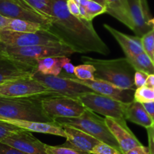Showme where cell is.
I'll return each instance as SVG.
<instances>
[{
	"instance_id": "obj_31",
	"label": "cell",
	"mask_w": 154,
	"mask_h": 154,
	"mask_svg": "<svg viewBox=\"0 0 154 154\" xmlns=\"http://www.w3.org/2000/svg\"><path fill=\"white\" fill-rule=\"evenodd\" d=\"M22 128L12 125L11 123L5 122V121L0 120V141H2L7 137L11 135L13 133L17 131H20Z\"/></svg>"
},
{
	"instance_id": "obj_1",
	"label": "cell",
	"mask_w": 154,
	"mask_h": 154,
	"mask_svg": "<svg viewBox=\"0 0 154 154\" xmlns=\"http://www.w3.org/2000/svg\"><path fill=\"white\" fill-rule=\"evenodd\" d=\"M51 10L52 23L48 29L75 53L95 52L104 56L109 54V48L96 32L91 20L70 14L67 0H51Z\"/></svg>"
},
{
	"instance_id": "obj_44",
	"label": "cell",
	"mask_w": 154,
	"mask_h": 154,
	"mask_svg": "<svg viewBox=\"0 0 154 154\" xmlns=\"http://www.w3.org/2000/svg\"><path fill=\"white\" fill-rule=\"evenodd\" d=\"M153 63H154V57H153Z\"/></svg>"
},
{
	"instance_id": "obj_41",
	"label": "cell",
	"mask_w": 154,
	"mask_h": 154,
	"mask_svg": "<svg viewBox=\"0 0 154 154\" xmlns=\"http://www.w3.org/2000/svg\"><path fill=\"white\" fill-rule=\"evenodd\" d=\"M92 1H94V2L100 4V5L106 6V0H92Z\"/></svg>"
},
{
	"instance_id": "obj_5",
	"label": "cell",
	"mask_w": 154,
	"mask_h": 154,
	"mask_svg": "<svg viewBox=\"0 0 154 154\" xmlns=\"http://www.w3.org/2000/svg\"><path fill=\"white\" fill-rule=\"evenodd\" d=\"M0 52L5 55L31 64L38 65L37 61L48 57L68 56L75 53L66 44L57 45H35V46L11 48L0 42Z\"/></svg>"
},
{
	"instance_id": "obj_3",
	"label": "cell",
	"mask_w": 154,
	"mask_h": 154,
	"mask_svg": "<svg viewBox=\"0 0 154 154\" xmlns=\"http://www.w3.org/2000/svg\"><path fill=\"white\" fill-rule=\"evenodd\" d=\"M81 60L95 68L94 79L106 81L119 88L136 90L134 76L135 69L127 57L103 60L82 56Z\"/></svg>"
},
{
	"instance_id": "obj_12",
	"label": "cell",
	"mask_w": 154,
	"mask_h": 154,
	"mask_svg": "<svg viewBox=\"0 0 154 154\" xmlns=\"http://www.w3.org/2000/svg\"><path fill=\"white\" fill-rule=\"evenodd\" d=\"M58 75L69 78L74 82H79L85 86L88 87L91 90L98 94L108 96L109 97L124 102V103H131L134 100V90L124 89L119 88L106 81L94 79V80H82L77 79L74 75H69L66 72H60Z\"/></svg>"
},
{
	"instance_id": "obj_6",
	"label": "cell",
	"mask_w": 154,
	"mask_h": 154,
	"mask_svg": "<svg viewBox=\"0 0 154 154\" xmlns=\"http://www.w3.org/2000/svg\"><path fill=\"white\" fill-rule=\"evenodd\" d=\"M0 42L11 48L64 44L58 36L49 29H42L36 32H21L1 29Z\"/></svg>"
},
{
	"instance_id": "obj_29",
	"label": "cell",
	"mask_w": 154,
	"mask_h": 154,
	"mask_svg": "<svg viewBox=\"0 0 154 154\" xmlns=\"http://www.w3.org/2000/svg\"><path fill=\"white\" fill-rule=\"evenodd\" d=\"M141 42L144 52L153 61L154 57V29L141 36Z\"/></svg>"
},
{
	"instance_id": "obj_16",
	"label": "cell",
	"mask_w": 154,
	"mask_h": 154,
	"mask_svg": "<svg viewBox=\"0 0 154 154\" xmlns=\"http://www.w3.org/2000/svg\"><path fill=\"white\" fill-rule=\"evenodd\" d=\"M131 28L137 36L141 37L152 29L149 25L150 16L146 0H128Z\"/></svg>"
},
{
	"instance_id": "obj_27",
	"label": "cell",
	"mask_w": 154,
	"mask_h": 154,
	"mask_svg": "<svg viewBox=\"0 0 154 154\" xmlns=\"http://www.w3.org/2000/svg\"><path fill=\"white\" fill-rule=\"evenodd\" d=\"M134 100L141 103L154 101V88L144 85L136 88Z\"/></svg>"
},
{
	"instance_id": "obj_35",
	"label": "cell",
	"mask_w": 154,
	"mask_h": 154,
	"mask_svg": "<svg viewBox=\"0 0 154 154\" xmlns=\"http://www.w3.org/2000/svg\"><path fill=\"white\" fill-rule=\"evenodd\" d=\"M67 7L70 14L75 17H80V11L78 4L75 3L72 0H67Z\"/></svg>"
},
{
	"instance_id": "obj_20",
	"label": "cell",
	"mask_w": 154,
	"mask_h": 154,
	"mask_svg": "<svg viewBox=\"0 0 154 154\" xmlns=\"http://www.w3.org/2000/svg\"><path fill=\"white\" fill-rule=\"evenodd\" d=\"M125 120L137 124L145 128H150L154 125L153 121L148 115L143 104L134 100L131 103H128L125 109Z\"/></svg>"
},
{
	"instance_id": "obj_32",
	"label": "cell",
	"mask_w": 154,
	"mask_h": 154,
	"mask_svg": "<svg viewBox=\"0 0 154 154\" xmlns=\"http://www.w3.org/2000/svg\"><path fill=\"white\" fill-rule=\"evenodd\" d=\"M91 154H123L120 150L100 142L91 151Z\"/></svg>"
},
{
	"instance_id": "obj_39",
	"label": "cell",
	"mask_w": 154,
	"mask_h": 154,
	"mask_svg": "<svg viewBox=\"0 0 154 154\" xmlns=\"http://www.w3.org/2000/svg\"><path fill=\"white\" fill-rule=\"evenodd\" d=\"M75 67V66L71 62H68L63 66V69H64L66 73L69 74V75H74Z\"/></svg>"
},
{
	"instance_id": "obj_26",
	"label": "cell",
	"mask_w": 154,
	"mask_h": 154,
	"mask_svg": "<svg viewBox=\"0 0 154 154\" xmlns=\"http://www.w3.org/2000/svg\"><path fill=\"white\" fill-rule=\"evenodd\" d=\"M94 71L95 68L94 66L88 63H83L75 66L74 75L77 79L82 80H94Z\"/></svg>"
},
{
	"instance_id": "obj_11",
	"label": "cell",
	"mask_w": 154,
	"mask_h": 154,
	"mask_svg": "<svg viewBox=\"0 0 154 154\" xmlns=\"http://www.w3.org/2000/svg\"><path fill=\"white\" fill-rule=\"evenodd\" d=\"M0 14L11 19L38 23L49 29L52 19L38 13L23 0H0Z\"/></svg>"
},
{
	"instance_id": "obj_9",
	"label": "cell",
	"mask_w": 154,
	"mask_h": 154,
	"mask_svg": "<svg viewBox=\"0 0 154 154\" xmlns=\"http://www.w3.org/2000/svg\"><path fill=\"white\" fill-rule=\"evenodd\" d=\"M37 95L60 94L47 88L32 76L19 78L0 84V97H20Z\"/></svg>"
},
{
	"instance_id": "obj_36",
	"label": "cell",
	"mask_w": 154,
	"mask_h": 154,
	"mask_svg": "<svg viewBox=\"0 0 154 154\" xmlns=\"http://www.w3.org/2000/svg\"><path fill=\"white\" fill-rule=\"evenodd\" d=\"M124 154H149V150L147 146H145L142 144L130 149Z\"/></svg>"
},
{
	"instance_id": "obj_10",
	"label": "cell",
	"mask_w": 154,
	"mask_h": 154,
	"mask_svg": "<svg viewBox=\"0 0 154 154\" xmlns=\"http://www.w3.org/2000/svg\"><path fill=\"white\" fill-rule=\"evenodd\" d=\"M32 77L49 90L63 96L78 97L82 94L94 91L82 84L61 75H45L36 72Z\"/></svg>"
},
{
	"instance_id": "obj_40",
	"label": "cell",
	"mask_w": 154,
	"mask_h": 154,
	"mask_svg": "<svg viewBox=\"0 0 154 154\" xmlns=\"http://www.w3.org/2000/svg\"><path fill=\"white\" fill-rule=\"evenodd\" d=\"M146 85V86H149V87H152V88H154V74L148 75L147 80H146V85Z\"/></svg>"
},
{
	"instance_id": "obj_23",
	"label": "cell",
	"mask_w": 154,
	"mask_h": 154,
	"mask_svg": "<svg viewBox=\"0 0 154 154\" xmlns=\"http://www.w3.org/2000/svg\"><path fill=\"white\" fill-rule=\"evenodd\" d=\"M5 29L21 32H36L42 29H48L38 23L19 19H12Z\"/></svg>"
},
{
	"instance_id": "obj_43",
	"label": "cell",
	"mask_w": 154,
	"mask_h": 154,
	"mask_svg": "<svg viewBox=\"0 0 154 154\" xmlns=\"http://www.w3.org/2000/svg\"><path fill=\"white\" fill-rule=\"evenodd\" d=\"M152 139H153V141H154V125L152 127Z\"/></svg>"
},
{
	"instance_id": "obj_2",
	"label": "cell",
	"mask_w": 154,
	"mask_h": 154,
	"mask_svg": "<svg viewBox=\"0 0 154 154\" xmlns=\"http://www.w3.org/2000/svg\"><path fill=\"white\" fill-rule=\"evenodd\" d=\"M44 96L46 95L20 97H0V120L5 122L11 120L55 122L44 110L42 103Z\"/></svg>"
},
{
	"instance_id": "obj_19",
	"label": "cell",
	"mask_w": 154,
	"mask_h": 154,
	"mask_svg": "<svg viewBox=\"0 0 154 154\" xmlns=\"http://www.w3.org/2000/svg\"><path fill=\"white\" fill-rule=\"evenodd\" d=\"M7 122L16 125L22 129L32 132L42 133V134H53L66 137L64 128L58 122H33V121H23V120H11Z\"/></svg>"
},
{
	"instance_id": "obj_18",
	"label": "cell",
	"mask_w": 154,
	"mask_h": 154,
	"mask_svg": "<svg viewBox=\"0 0 154 154\" xmlns=\"http://www.w3.org/2000/svg\"><path fill=\"white\" fill-rule=\"evenodd\" d=\"M103 26L119 44L125 57L128 59L132 58L144 52L141 42V37L127 35L107 24H103Z\"/></svg>"
},
{
	"instance_id": "obj_30",
	"label": "cell",
	"mask_w": 154,
	"mask_h": 154,
	"mask_svg": "<svg viewBox=\"0 0 154 154\" xmlns=\"http://www.w3.org/2000/svg\"><path fill=\"white\" fill-rule=\"evenodd\" d=\"M47 154H91L89 152H83L72 147L63 146H50L45 144Z\"/></svg>"
},
{
	"instance_id": "obj_21",
	"label": "cell",
	"mask_w": 154,
	"mask_h": 154,
	"mask_svg": "<svg viewBox=\"0 0 154 154\" xmlns=\"http://www.w3.org/2000/svg\"><path fill=\"white\" fill-rule=\"evenodd\" d=\"M106 13L131 28L128 0H106Z\"/></svg>"
},
{
	"instance_id": "obj_42",
	"label": "cell",
	"mask_w": 154,
	"mask_h": 154,
	"mask_svg": "<svg viewBox=\"0 0 154 154\" xmlns=\"http://www.w3.org/2000/svg\"><path fill=\"white\" fill-rule=\"evenodd\" d=\"M148 23H149V26L152 27V29H154V17H152V18H150L149 19V22H148Z\"/></svg>"
},
{
	"instance_id": "obj_22",
	"label": "cell",
	"mask_w": 154,
	"mask_h": 154,
	"mask_svg": "<svg viewBox=\"0 0 154 154\" xmlns=\"http://www.w3.org/2000/svg\"><path fill=\"white\" fill-rule=\"evenodd\" d=\"M68 62H70V59L66 56L42 58L37 61V72L45 75H58L61 72L63 66Z\"/></svg>"
},
{
	"instance_id": "obj_34",
	"label": "cell",
	"mask_w": 154,
	"mask_h": 154,
	"mask_svg": "<svg viewBox=\"0 0 154 154\" xmlns=\"http://www.w3.org/2000/svg\"><path fill=\"white\" fill-rule=\"evenodd\" d=\"M0 154H26L13 146L0 142Z\"/></svg>"
},
{
	"instance_id": "obj_8",
	"label": "cell",
	"mask_w": 154,
	"mask_h": 154,
	"mask_svg": "<svg viewBox=\"0 0 154 154\" xmlns=\"http://www.w3.org/2000/svg\"><path fill=\"white\" fill-rule=\"evenodd\" d=\"M42 103L45 112L54 120L57 118L79 117L86 109L78 97L63 95L44 96Z\"/></svg>"
},
{
	"instance_id": "obj_4",
	"label": "cell",
	"mask_w": 154,
	"mask_h": 154,
	"mask_svg": "<svg viewBox=\"0 0 154 154\" xmlns=\"http://www.w3.org/2000/svg\"><path fill=\"white\" fill-rule=\"evenodd\" d=\"M55 121L62 126L67 125L82 130L102 143L120 150L119 143L108 128L104 118L100 117L88 108L79 117L57 118Z\"/></svg>"
},
{
	"instance_id": "obj_7",
	"label": "cell",
	"mask_w": 154,
	"mask_h": 154,
	"mask_svg": "<svg viewBox=\"0 0 154 154\" xmlns=\"http://www.w3.org/2000/svg\"><path fill=\"white\" fill-rule=\"evenodd\" d=\"M84 106L105 117L125 120V109L128 103L119 101L97 92H89L78 97Z\"/></svg>"
},
{
	"instance_id": "obj_37",
	"label": "cell",
	"mask_w": 154,
	"mask_h": 154,
	"mask_svg": "<svg viewBox=\"0 0 154 154\" xmlns=\"http://www.w3.org/2000/svg\"><path fill=\"white\" fill-rule=\"evenodd\" d=\"M142 104H143L144 109H146L148 115L150 116V118L152 119V120L154 122V101L148 102V103H142Z\"/></svg>"
},
{
	"instance_id": "obj_25",
	"label": "cell",
	"mask_w": 154,
	"mask_h": 154,
	"mask_svg": "<svg viewBox=\"0 0 154 154\" xmlns=\"http://www.w3.org/2000/svg\"><path fill=\"white\" fill-rule=\"evenodd\" d=\"M27 5L40 14L52 19L51 0H23Z\"/></svg>"
},
{
	"instance_id": "obj_33",
	"label": "cell",
	"mask_w": 154,
	"mask_h": 154,
	"mask_svg": "<svg viewBox=\"0 0 154 154\" xmlns=\"http://www.w3.org/2000/svg\"><path fill=\"white\" fill-rule=\"evenodd\" d=\"M148 75L145 72L141 71H135L134 76V82L136 88H140V87L144 86L146 85V80H147Z\"/></svg>"
},
{
	"instance_id": "obj_15",
	"label": "cell",
	"mask_w": 154,
	"mask_h": 154,
	"mask_svg": "<svg viewBox=\"0 0 154 154\" xmlns=\"http://www.w3.org/2000/svg\"><path fill=\"white\" fill-rule=\"evenodd\" d=\"M104 119L108 128L119 143L122 153H125L130 149L142 145L128 127L126 120H118L109 117H105Z\"/></svg>"
},
{
	"instance_id": "obj_28",
	"label": "cell",
	"mask_w": 154,
	"mask_h": 154,
	"mask_svg": "<svg viewBox=\"0 0 154 154\" xmlns=\"http://www.w3.org/2000/svg\"><path fill=\"white\" fill-rule=\"evenodd\" d=\"M85 11H86V20H91V21L97 15L106 13V6L100 5V4L92 1V0L88 1V4L85 7Z\"/></svg>"
},
{
	"instance_id": "obj_38",
	"label": "cell",
	"mask_w": 154,
	"mask_h": 154,
	"mask_svg": "<svg viewBox=\"0 0 154 154\" xmlns=\"http://www.w3.org/2000/svg\"><path fill=\"white\" fill-rule=\"evenodd\" d=\"M11 20H12L11 18L7 17H5V16L0 14V30H1V29H6L7 26H8V24L10 23V22L11 21Z\"/></svg>"
},
{
	"instance_id": "obj_14",
	"label": "cell",
	"mask_w": 154,
	"mask_h": 154,
	"mask_svg": "<svg viewBox=\"0 0 154 154\" xmlns=\"http://www.w3.org/2000/svg\"><path fill=\"white\" fill-rule=\"evenodd\" d=\"M0 142L26 154H47L45 143L34 137L30 131L24 129L13 133Z\"/></svg>"
},
{
	"instance_id": "obj_13",
	"label": "cell",
	"mask_w": 154,
	"mask_h": 154,
	"mask_svg": "<svg viewBox=\"0 0 154 154\" xmlns=\"http://www.w3.org/2000/svg\"><path fill=\"white\" fill-rule=\"evenodd\" d=\"M38 65L14 60L0 52V84L13 79L32 76Z\"/></svg>"
},
{
	"instance_id": "obj_24",
	"label": "cell",
	"mask_w": 154,
	"mask_h": 154,
	"mask_svg": "<svg viewBox=\"0 0 154 154\" xmlns=\"http://www.w3.org/2000/svg\"><path fill=\"white\" fill-rule=\"evenodd\" d=\"M135 71H141L147 75L154 74V63L145 52L141 53L132 58L128 59Z\"/></svg>"
},
{
	"instance_id": "obj_17",
	"label": "cell",
	"mask_w": 154,
	"mask_h": 154,
	"mask_svg": "<svg viewBox=\"0 0 154 154\" xmlns=\"http://www.w3.org/2000/svg\"><path fill=\"white\" fill-rule=\"evenodd\" d=\"M66 140L63 146L72 147L91 154L92 149L100 143V140L85 131L72 126L63 125Z\"/></svg>"
}]
</instances>
